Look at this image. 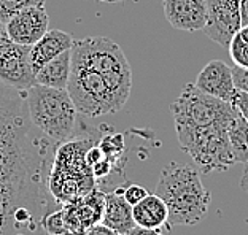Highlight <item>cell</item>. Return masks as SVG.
<instances>
[{
    "label": "cell",
    "instance_id": "cell-31",
    "mask_svg": "<svg viewBox=\"0 0 248 235\" xmlns=\"http://www.w3.org/2000/svg\"><path fill=\"white\" fill-rule=\"evenodd\" d=\"M244 173H242V180H240V188L244 189V192L248 195V162L244 164Z\"/></svg>",
    "mask_w": 248,
    "mask_h": 235
},
{
    "label": "cell",
    "instance_id": "cell-25",
    "mask_svg": "<svg viewBox=\"0 0 248 235\" xmlns=\"http://www.w3.org/2000/svg\"><path fill=\"white\" fill-rule=\"evenodd\" d=\"M231 105H232V107L244 116V119L248 122V92H244V91H240V89H237V92H235Z\"/></svg>",
    "mask_w": 248,
    "mask_h": 235
},
{
    "label": "cell",
    "instance_id": "cell-1",
    "mask_svg": "<svg viewBox=\"0 0 248 235\" xmlns=\"http://www.w3.org/2000/svg\"><path fill=\"white\" fill-rule=\"evenodd\" d=\"M24 91L0 81V229L42 234L48 215L42 170L48 137L32 135Z\"/></svg>",
    "mask_w": 248,
    "mask_h": 235
},
{
    "label": "cell",
    "instance_id": "cell-34",
    "mask_svg": "<svg viewBox=\"0 0 248 235\" xmlns=\"http://www.w3.org/2000/svg\"><path fill=\"white\" fill-rule=\"evenodd\" d=\"M2 30H5V24H3L2 21H0V32H2Z\"/></svg>",
    "mask_w": 248,
    "mask_h": 235
},
{
    "label": "cell",
    "instance_id": "cell-14",
    "mask_svg": "<svg viewBox=\"0 0 248 235\" xmlns=\"http://www.w3.org/2000/svg\"><path fill=\"white\" fill-rule=\"evenodd\" d=\"M73 37L70 33L62 32L58 29L48 30L38 42L31 46V67L33 75L46 65L49 60L58 58L64 51H69L73 46Z\"/></svg>",
    "mask_w": 248,
    "mask_h": 235
},
{
    "label": "cell",
    "instance_id": "cell-32",
    "mask_svg": "<svg viewBox=\"0 0 248 235\" xmlns=\"http://www.w3.org/2000/svg\"><path fill=\"white\" fill-rule=\"evenodd\" d=\"M0 235H27V234H19V232H13V231H5V229H0Z\"/></svg>",
    "mask_w": 248,
    "mask_h": 235
},
{
    "label": "cell",
    "instance_id": "cell-26",
    "mask_svg": "<svg viewBox=\"0 0 248 235\" xmlns=\"http://www.w3.org/2000/svg\"><path fill=\"white\" fill-rule=\"evenodd\" d=\"M232 78H234L235 88L244 92H248V69L234 65L232 67Z\"/></svg>",
    "mask_w": 248,
    "mask_h": 235
},
{
    "label": "cell",
    "instance_id": "cell-3",
    "mask_svg": "<svg viewBox=\"0 0 248 235\" xmlns=\"http://www.w3.org/2000/svg\"><path fill=\"white\" fill-rule=\"evenodd\" d=\"M24 96L33 127L56 143L72 138L78 111L67 89L48 88L35 83L24 91Z\"/></svg>",
    "mask_w": 248,
    "mask_h": 235
},
{
    "label": "cell",
    "instance_id": "cell-16",
    "mask_svg": "<svg viewBox=\"0 0 248 235\" xmlns=\"http://www.w3.org/2000/svg\"><path fill=\"white\" fill-rule=\"evenodd\" d=\"M132 216L135 226L146 227V229H159L166 227L170 229L172 226L167 224L169 221V210L166 202L157 194H148L143 200H140L137 205L132 206Z\"/></svg>",
    "mask_w": 248,
    "mask_h": 235
},
{
    "label": "cell",
    "instance_id": "cell-17",
    "mask_svg": "<svg viewBox=\"0 0 248 235\" xmlns=\"http://www.w3.org/2000/svg\"><path fill=\"white\" fill-rule=\"evenodd\" d=\"M72 73V49L64 51L58 58L49 60L35 73V83L48 88L67 89Z\"/></svg>",
    "mask_w": 248,
    "mask_h": 235
},
{
    "label": "cell",
    "instance_id": "cell-19",
    "mask_svg": "<svg viewBox=\"0 0 248 235\" xmlns=\"http://www.w3.org/2000/svg\"><path fill=\"white\" fill-rule=\"evenodd\" d=\"M228 49L235 65L248 69V26H242L234 33V37L231 38L228 44Z\"/></svg>",
    "mask_w": 248,
    "mask_h": 235
},
{
    "label": "cell",
    "instance_id": "cell-30",
    "mask_svg": "<svg viewBox=\"0 0 248 235\" xmlns=\"http://www.w3.org/2000/svg\"><path fill=\"white\" fill-rule=\"evenodd\" d=\"M240 22L248 26V0H240Z\"/></svg>",
    "mask_w": 248,
    "mask_h": 235
},
{
    "label": "cell",
    "instance_id": "cell-9",
    "mask_svg": "<svg viewBox=\"0 0 248 235\" xmlns=\"http://www.w3.org/2000/svg\"><path fill=\"white\" fill-rule=\"evenodd\" d=\"M207 24L202 29L215 43L228 48L231 38L242 27L240 0H205Z\"/></svg>",
    "mask_w": 248,
    "mask_h": 235
},
{
    "label": "cell",
    "instance_id": "cell-35",
    "mask_svg": "<svg viewBox=\"0 0 248 235\" xmlns=\"http://www.w3.org/2000/svg\"><path fill=\"white\" fill-rule=\"evenodd\" d=\"M62 235H81V234H72V232H69V234H62ZM86 235V234H84Z\"/></svg>",
    "mask_w": 248,
    "mask_h": 235
},
{
    "label": "cell",
    "instance_id": "cell-12",
    "mask_svg": "<svg viewBox=\"0 0 248 235\" xmlns=\"http://www.w3.org/2000/svg\"><path fill=\"white\" fill-rule=\"evenodd\" d=\"M162 10L169 24L178 30L196 32L207 24L205 0H162Z\"/></svg>",
    "mask_w": 248,
    "mask_h": 235
},
{
    "label": "cell",
    "instance_id": "cell-20",
    "mask_svg": "<svg viewBox=\"0 0 248 235\" xmlns=\"http://www.w3.org/2000/svg\"><path fill=\"white\" fill-rule=\"evenodd\" d=\"M99 148L102 149L105 158L111 159L116 164H121L124 154V137L121 133H107L99 142Z\"/></svg>",
    "mask_w": 248,
    "mask_h": 235
},
{
    "label": "cell",
    "instance_id": "cell-4",
    "mask_svg": "<svg viewBox=\"0 0 248 235\" xmlns=\"http://www.w3.org/2000/svg\"><path fill=\"white\" fill-rule=\"evenodd\" d=\"M72 53L99 72L123 110L132 89V70L120 44L107 37H86L73 42Z\"/></svg>",
    "mask_w": 248,
    "mask_h": 235
},
{
    "label": "cell",
    "instance_id": "cell-10",
    "mask_svg": "<svg viewBox=\"0 0 248 235\" xmlns=\"http://www.w3.org/2000/svg\"><path fill=\"white\" fill-rule=\"evenodd\" d=\"M105 205V194L94 188L91 192H88L83 197L70 200L65 205H62V215L67 224V229L72 234L84 235L89 227L97 224L99 220H102Z\"/></svg>",
    "mask_w": 248,
    "mask_h": 235
},
{
    "label": "cell",
    "instance_id": "cell-5",
    "mask_svg": "<svg viewBox=\"0 0 248 235\" xmlns=\"http://www.w3.org/2000/svg\"><path fill=\"white\" fill-rule=\"evenodd\" d=\"M229 124L177 129L180 148L194 161L202 173L224 172L237 164L228 137Z\"/></svg>",
    "mask_w": 248,
    "mask_h": 235
},
{
    "label": "cell",
    "instance_id": "cell-7",
    "mask_svg": "<svg viewBox=\"0 0 248 235\" xmlns=\"http://www.w3.org/2000/svg\"><path fill=\"white\" fill-rule=\"evenodd\" d=\"M175 129L207 127L213 124H229L239 113L229 102L202 92L196 85L183 86L180 96L170 103Z\"/></svg>",
    "mask_w": 248,
    "mask_h": 235
},
{
    "label": "cell",
    "instance_id": "cell-33",
    "mask_svg": "<svg viewBox=\"0 0 248 235\" xmlns=\"http://www.w3.org/2000/svg\"><path fill=\"white\" fill-rule=\"evenodd\" d=\"M99 2H105V3H118V2H124V0H99Z\"/></svg>",
    "mask_w": 248,
    "mask_h": 235
},
{
    "label": "cell",
    "instance_id": "cell-18",
    "mask_svg": "<svg viewBox=\"0 0 248 235\" xmlns=\"http://www.w3.org/2000/svg\"><path fill=\"white\" fill-rule=\"evenodd\" d=\"M228 137L235 162H240V164L248 162V122L240 113L231 119L228 126Z\"/></svg>",
    "mask_w": 248,
    "mask_h": 235
},
{
    "label": "cell",
    "instance_id": "cell-29",
    "mask_svg": "<svg viewBox=\"0 0 248 235\" xmlns=\"http://www.w3.org/2000/svg\"><path fill=\"white\" fill-rule=\"evenodd\" d=\"M124 235H164L161 232H157L156 229H146V227H140V226H134L131 231L126 232Z\"/></svg>",
    "mask_w": 248,
    "mask_h": 235
},
{
    "label": "cell",
    "instance_id": "cell-24",
    "mask_svg": "<svg viewBox=\"0 0 248 235\" xmlns=\"http://www.w3.org/2000/svg\"><path fill=\"white\" fill-rule=\"evenodd\" d=\"M115 167H116V162H113L108 158H104V159H100L97 164H94L91 169H93L94 178H97V180H104V178L111 175V172H113Z\"/></svg>",
    "mask_w": 248,
    "mask_h": 235
},
{
    "label": "cell",
    "instance_id": "cell-13",
    "mask_svg": "<svg viewBox=\"0 0 248 235\" xmlns=\"http://www.w3.org/2000/svg\"><path fill=\"white\" fill-rule=\"evenodd\" d=\"M194 85L202 92L229 103L232 102L235 92H237L232 78V69L228 67L223 60H210L199 72Z\"/></svg>",
    "mask_w": 248,
    "mask_h": 235
},
{
    "label": "cell",
    "instance_id": "cell-6",
    "mask_svg": "<svg viewBox=\"0 0 248 235\" xmlns=\"http://www.w3.org/2000/svg\"><path fill=\"white\" fill-rule=\"evenodd\" d=\"M67 92L77 111L83 116L95 118L118 113L121 110L99 72L73 53L72 73L69 85H67Z\"/></svg>",
    "mask_w": 248,
    "mask_h": 235
},
{
    "label": "cell",
    "instance_id": "cell-27",
    "mask_svg": "<svg viewBox=\"0 0 248 235\" xmlns=\"http://www.w3.org/2000/svg\"><path fill=\"white\" fill-rule=\"evenodd\" d=\"M86 235H124V234L118 232V231H115V229H111L105 224H99L97 222V224H94L93 227L88 229Z\"/></svg>",
    "mask_w": 248,
    "mask_h": 235
},
{
    "label": "cell",
    "instance_id": "cell-2",
    "mask_svg": "<svg viewBox=\"0 0 248 235\" xmlns=\"http://www.w3.org/2000/svg\"><path fill=\"white\" fill-rule=\"evenodd\" d=\"M155 194L164 200L170 226H196L204 220L212 195L201 181L199 169L170 162L161 172Z\"/></svg>",
    "mask_w": 248,
    "mask_h": 235
},
{
    "label": "cell",
    "instance_id": "cell-28",
    "mask_svg": "<svg viewBox=\"0 0 248 235\" xmlns=\"http://www.w3.org/2000/svg\"><path fill=\"white\" fill-rule=\"evenodd\" d=\"M105 156L102 153V149L99 148V145H95V147H89V149L86 151V162L89 167H93L94 164H97L100 159H104Z\"/></svg>",
    "mask_w": 248,
    "mask_h": 235
},
{
    "label": "cell",
    "instance_id": "cell-8",
    "mask_svg": "<svg viewBox=\"0 0 248 235\" xmlns=\"http://www.w3.org/2000/svg\"><path fill=\"white\" fill-rule=\"evenodd\" d=\"M0 81L18 91H27L35 85L31 67V46L10 40L7 30L0 32Z\"/></svg>",
    "mask_w": 248,
    "mask_h": 235
},
{
    "label": "cell",
    "instance_id": "cell-22",
    "mask_svg": "<svg viewBox=\"0 0 248 235\" xmlns=\"http://www.w3.org/2000/svg\"><path fill=\"white\" fill-rule=\"evenodd\" d=\"M42 226L46 231L48 235H62V234H69V229L64 221V215L62 211L58 210L54 213H48L42 220Z\"/></svg>",
    "mask_w": 248,
    "mask_h": 235
},
{
    "label": "cell",
    "instance_id": "cell-15",
    "mask_svg": "<svg viewBox=\"0 0 248 235\" xmlns=\"http://www.w3.org/2000/svg\"><path fill=\"white\" fill-rule=\"evenodd\" d=\"M102 224L115 229V231L121 234L129 232L135 226L132 216V205L124 199L123 188H118L113 192L105 194Z\"/></svg>",
    "mask_w": 248,
    "mask_h": 235
},
{
    "label": "cell",
    "instance_id": "cell-23",
    "mask_svg": "<svg viewBox=\"0 0 248 235\" xmlns=\"http://www.w3.org/2000/svg\"><path fill=\"white\" fill-rule=\"evenodd\" d=\"M123 195L134 206L148 195V191L143 186H140V184H129L127 188H123Z\"/></svg>",
    "mask_w": 248,
    "mask_h": 235
},
{
    "label": "cell",
    "instance_id": "cell-21",
    "mask_svg": "<svg viewBox=\"0 0 248 235\" xmlns=\"http://www.w3.org/2000/svg\"><path fill=\"white\" fill-rule=\"evenodd\" d=\"M27 7H45V0H0V21L5 24L11 16Z\"/></svg>",
    "mask_w": 248,
    "mask_h": 235
},
{
    "label": "cell",
    "instance_id": "cell-11",
    "mask_svg": "<svg viewBox=\"0 0 248 235\" xmlns=\"http://www.w3.org/2000/svg\"><path fill=\"white\" fill-rule=\"evenodd\" d=\"M49 16L45 7H27L18 11L5 22L10 40L24 46H32L49 29Z\"/></svg>",
    "mask_w": 248,
    "mask_h": 235
}]
</instances>
